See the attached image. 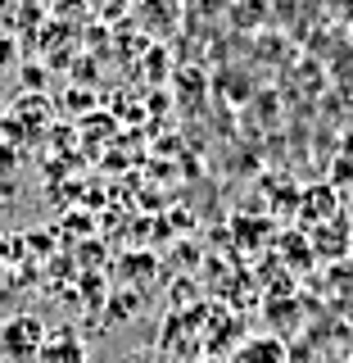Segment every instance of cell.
<instances>
[{
  "label": "cell",
  "mask_w": 353,
  "mask_h": 363,
  "mask_svg": "<svg viewBox=\"0 0 353 363\" xmlns=\"http://www.w3.org/2000/svg\"><path fill=\"white\" fill-rule=\"evenodd\" d=\"M41 345H45V332H41V323L32 313H18V318H9V323L0 327V354L9 363H32L41 354Z\"/></svg>",
  "instance_id": "6da1fadb"
},
{
  "label": "cell",
  "mask_w": 353,
  "mask_h": 363,
  "mask_svg": "<svg viewBox=\"0 0 353 363\" xmlns=\"http://www.w3.org/2000/svg\"><path fill=\"white\" fill-rule=\"evenodd\" d=\"M23 82H28V86H41V82H45L41 68H28V73H23Z\"/></svg>",
  "instance_id": "7a4b0ae2"
}]
</instances>
